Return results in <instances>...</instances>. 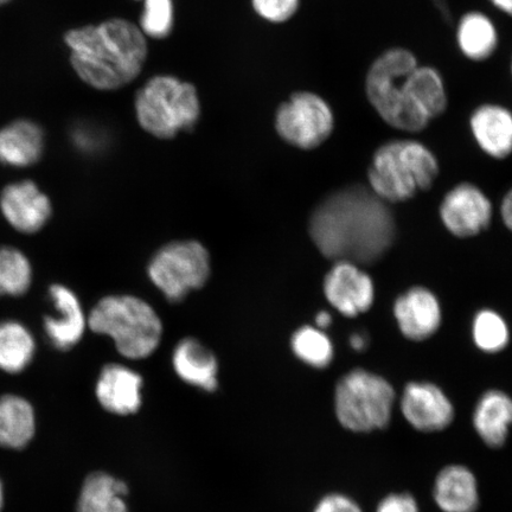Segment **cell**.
I'll list each match as a JSON object with an SVG mask.
<instances>
[{
    "label": "cell",
    "instance_id": "cell-39",
    "mask_svg": "<svg viewBox=\"0 0 512 512\" xmlns=\"http://www.w3.org/2000/svg\"><path fill=\"white\" fill-rule=\"evenodd\" d=\"M4 505V490L3 484L0 482V511H2Z\"/></svg>",
    "mask_w": 512,
    "mask_h": 512
},
{
    "label": "cell",
    "instance_id": "cell-32",
    "mask_svg": "<svg viewBox=\"0 0 512 512\" xmlns=\"http://www.w3.org/2000/svg\"><path fill=\"white\" fill-rule=\"evenodd\" d=\"M313 512H364L354 499L343 494L326 495L316 505Z\"/></svg>",
    "mask_w": 512,
    "mask_h": 512
},
{
    "label": "cell",
    "instance_id": "cell-7",
    "mask_svg": "<svg viewBox=\"0 0 512 512\" xmlns=\"http://www.w3.org/2000/svg\"><path fill=\"white\" fill-rule=\"evenodd\" d=\"M395 389L383 376L356 368L339 379L335 412L339 424L354 433L383 430L392 420Z\"/></svg>",
    "mask_w": 512,
    "mask_h": 512
},
{
    "label": "cell",
    "instance_id": "cell-33",
    "mask_svg": "<svg viewBox=\"0 0 512 512\" xmlns=\"http://www.w3.org/2000/svg\"><path fill=\"white\" fill-rule=\"evenodd\" d=\"M375 512H420L416 499L407 492L384 497Z\"/></svg>",
    "mask_w": 512,
    "mask_h": 512
},
{
    "label": "cell",
    "instance_id": "cell-20",
    "mask_svg": "<svg viewBox=\"0 0 512 512\" xmlns=\"http://www.w3.org/2000/svg\"><path fill=\"white\" fill-rule=\"evenodd\" d=\"M433 498L443 512H476L479 490L475 473L465 465L444 467L435 478Z\"/></svg>",
    "mask_w": 512,
    "mask_h": 512
},
{
    "label": "cell",
    "instance_id": "cell-5",
    "mask_svg": "<svg viewBox=\"0 0 512 512\" xmlns=\"http://www.w3.org/2000/svg\"><path fill=\"white\" fill-rule=\"evenodd\" d=\"M88 326L95 334L112 338L119 354L130 360L151 356L163 336L155 309L134 296L102 298L89 313Z\"/></svg>",
    "mask_w": 512,
    "mask_h": 512
},
{
    "label": "cell",
    "instance_id": "cell-1",
    "mask_svg": "<svg viewBox=\"0 0 512 512\" xmlns=\"http://www.w3.org/2000/svg\"><path fill=\"white\" fill-rule=\"evenodd\" d=\"M309 233L326 259L360 266L380 262L394 246L398 227L393 210L367 185L354 183L331 192L313 210Z\"/></svg>",
    "mask_w": 512,
    "mask_h": 512
},
{
    "label": "cell",
    "instance_id": "cell-2",
    "mask_svg": "<svg viewBox=\"0 0 512 512\" xmlns=\"http://www.w3.org/2000/svg\"><path fill=\"white\" fill-rule=\"evenodd\" d=\"M63 42L75 74L98 91H117L136 80L147 57L143 31L121 18L70 29Z\"/></svg>",
    "mask_w": 512,
    "mask_h": 512
},
{
    "label": "cell",
    "instance_id": "cell-29",
    "mask_svg": "<svg viewBox=\"0 0 512 512\" xmlns=\"http://www.w3.org/2000/svg\"><path fill=\"white\" fill-rule=\"evenodd\" d=\"M472 338L485 354H498L508 347L510 331L505 319L495 310H479L472 322Z\"/></svg>",
    "mask_w": 512,
    "mask_h": 512
},
{
    "label": "cell",
    "instance_id": "cell-3",
    "mask_svg": "<svg viewBox=\"0 0 512 512\" xmlns=\"http://www.w3.org/2000/svg\"><path fill=\"white\" fill-rule=\"evenodd\" d=\"M439 174V159L430 146L411 137L393 138L377 147L371 156L368 187L393 206L431 190Z\"/></svg>",
    "mask_w": 512,
    "mask_h": 512
},
{
    "label": "cell",
    "instance_id": "cell-31",
    "mask_svg": "<svg viewBox=\"0 0 512 512\" xmlns=\"http://www.w3.org/2000/svg\"><path fill=\"white\" fill-rule=\"evenodd\" d=\"M300 0H253L256 12L267 21L284 23L297 14Z\"/></svg>",
    "mask_w": 512,
    "mask_h": 512
},
{
    "label": "cell",
    "instance_id": "cell-41",
    "mask_svg": "<svg viewBox=\"0 0 512 512\" xmlns=\"http://www.w3.org/2000/svg\"><path fill=\"white\" fill-rule=\"evenodd\" d=\"M509 70H510V75H511V79H512V55H511V59H510Z\"/></svg>",
    "mask_w": 512,
    "mask_h": 512
},
{
    "label": "cell",
    "instance_id": "cell-38",
    "mask_svg": "<svg viewBox=\"0 0 512 512\" xmlns=\"http://www.w3.org/2000/svg\"><path fill=\"white\" fill-rule=\"evenodd\" d=\"M334 322V318H332L331 313L329 311H320L315 318V326L316 328L325 331L329 329Z\"/></svg>",
    "mask_w": 512,
    "mask_h": 512
},
{
    "label": "cell",
    "instance_id": "cell-24",
    "mask_svg": "<svg viewBox=\"0 0 512 512\" xmlns=\"http://www.w3.org/2000/svg\"><path fill=\"white\" fill-rule=\"evenodd\" d=\"M36 414L34 407L22 396H0V447L22 450L34 439Z\"/></svg>",
    "mask_w": 512,
    "mask_h": 512
},
{
    "label": "cell",
    "instance_id": "cell-13",
    "mask_svg": "<svg viewBox=\"0 0 512 512\" xmlns=\"http://www.w3.org/2000/svg\"><path fill=\"white\" fill-rule=\"evenodd\" d=\"M0 213L17 232L35 234L47 226L53 206L35 182L24 179L6 185L0 192Z\"/></svg>",
    "mask_w": 512,
    "mask_h": 512
},
{
    "label": "cell",
    "instance_id": "cell-4",
    "mask_svg": "<svg viewBox=\"0 0 512 512\" xmlns=\"http://www.w3.org/2000/svg\"><path fill=\"white\" fill-rule=\"evenodd\" d=\"M420 63L407 47L384 49L364 75V95L384 124L402 133L416 134L431 124L416 110L409 92V75Z\"/></svg>",
    "mask_w": 512,
    "mask_h": 512
},
{
    "label": "cell",
    "instance_id": "cell-18",
    "mask_svg": "<svg viewBox=\"0 0 512 512\" xmlns=\"http://www.w3.org/2000/svg\"><path fill=\"white\" fill-rule=\"evenodd\" d=\"M142 376L121 364H108L96 382V398L106 411L133 414L142 406Z\"/></svg>",
    "mask_w": 512,
    "mask_h": 512
},
{
    "label": "cell",
    "instance_id": "cell-27",
    "mask_svg": "<svg viewBox=\"0 0 512 512\" xmlns=\"http://www.w3.org/2000/svg\"><path fill=\"white\" fill-rule=\"evenodd\" d=\"M291 348L298 360L312 368L325 369L334 361V343L316 326L305 325L294 331Z\"/></svg>",
    "mask_w": 512,
    "mask_h": 512
},
{
    "label": "cell",
    "instance_id": "cell-23",
    "mask_svg": "<svg viewBox=\"0 0 512 512\" xmlns=\"http://www.w3.org/2000/svg\"><path fill=\"white\" fill-rule=\"evenodd\" d=\"M409 91L416 110L431 124L443 117L450 105L444 75L432 64L420 62L413 69L409 75Z\"/></svg>",
    "mask_w": 512,
    "mask_h": 512
},
{
    "label": "cell",
    "instance_id": "cell-21",
    "mask_svg": "<svg viewBox=\"0 0 512 512\" xmlns=\"http://www.w3.org/2000/svg\"><path fill=\"white\" fill-rule=\"evenodd\" d=\"M472 424L486 446L503 447L512 426L511 396L499 389L485 392L476 403Z\"/></svg>",
    "mask_w": 512,
    "mask_h": 512
},
{
    "label": "cell",
    "instance_id": "cell-36",
    "mask_svg": "<svg viewBox=\"0 0 512 512\" xmlns=\"http://www.w3.org/2000/svg\"><path fill=\"white\" fill-rule=\"evenodd\" d=\"M431 2L435 6V9H438L441 18H443L447 24H451L453 17L448 0H431Z\"/></svg>",
    "mask_w": 512,
    "mask_h": 512
},
{
    "label": "cell",
    "instance_id": "cell-14",
    "mask_svg": "<svg viewBox=\"0 0 512 512\" xmlns=\"http://www.w3.org/2000/svg\"><path fill=\"white\" fill-rule=\"evenodd\" d=\"M393 315L402 336L412 342L427 341L443 323L438 297L424 286H413L401 293L395 299Z\"/></svg>",
    "mask_w": 512,
    "mask_h": 512
},
{
    "label": "cell",
    "instance_id": "cell-22",
    "mask_svg": "<svg viewBox=\"0 0 512 512\" xmlns=\"http://www.w3.org/2000/svg\"><path fill=\"white\" fill-rule=\"evenodd\" d=\"M172 366L184 382L213 392L217 387L219 364L213 352L194 338H185L177 344L172 355Z\"/></svg>",
    "mask_w": 512,
    "mask_h": 512
},
{
    "label": "cell",
    "instance_id": "cell-28",
    "mask_svg": "<svg viewBox=\"0 0 512 512\" xmlns=\"http://www.w3.org/2000/svg\"><path fill=\"white\" fill-rule=\"evenodd\" d=\"M34 278L27 255L15 247H0V297H21Z\"/></svg>",
    "mask_w": 512,
    "mask_h": 512
},
{
    "label": "cell",
    "instance_id": "cell-8",
    "mask_svg": "<svg viewBox=\"0 0 512 512\" xmlns=\"http://www.w3.org/2000/svg\"><path fill=\"white\" fill-rule=\"evenodd\" d=\"M210 267V255L202 243L176 241L152 256L147 275L170 303H179L207 284Z\"/></svg>",
    "mask_w": 512,
    "mask_h": 512
},
{
    "label": "cell",
    "instance_id": "cell-30",
    "mask_svg": "<svg viewBox=\"0 0 512 512\" xmlns=\"http://www.w3.org/2000/svg\"><path fill=\"white\" fill-rule=\"evenodd\" d=\"M144 14L140 19L143 34L156 40H163L174 27V6L172 0H144Z\"/></svg>",
    "mask_w": 512,
    "mask_h": 512
},
{
    "label": "cell",
    "instance_id": "cell-34",
    "mask_svg": "<svg viewBox=\"0 0 512 512\" xmlns=\"http://www.w3.org/2000/svg\"><path fill=\"white\" fill-rule=\"evenodd\" d=\"M502 220L510 232H512V189L505 194L501 203Z\"/></svg>",
    "mask_w": 512,
    "mask_h": 512
},
{
    "label": "cell",
    "instance_id": "cell-16",
    "mask_svg": "<svg viewBox=\"0 0 512 512\" xmlns=\"http://www.w3.org/2000/svg\"><path fill=\"white\" fill-rule=\"evenodd\" d=\"M470 133L480 151L503 160L512 155V111L497 101H484L469 117Z\"/></svg>",
    "mask_w": 512,
    "mask_h": 512
},
{
    "label": "cell",
    "instance_id": "cell-25",
    "mask_svg": "<svg viewBox=\"0 0 512 512\" xmlns=\"http://www.w3.org/2000/svg\"><path fill=\"white\" fill-rule=\"evenodd\" d=\"M127 485L108 473L95 472L82 485L76 512H128Z\"/></svg>",
    "mask_w": 512,
    "mask_h": 512
},
{
    "label": "cell",
    "instance_id": "cell-26",
    "mask_svg": "<svg viewBox=\"0 0 512 512\" xmlns=\"http://www.w3.org/2000/svg\"><path fill=\"white\" fill-rule=\"evenodd\" d=\"M36 355L32 332L18 320L0 322V370L19 374L27 369Z\"/></svg>",
    "mask_w": 512,
    "mask_h": 512
},
{
    "label": "cell",
    "instance_id": "cell-11",
    "mask_svg": "<svg viewBox=\"0 0 512 512\" xmlns=\"http://www.w3.org/2000/svg\"><path fill=\"white\" fill-rule=\"evenodd\" d=\"M326 300L347 318L367 313L375 302V284L370 274L355 262L335 261L323 283Z\"/></svg>",
    "mask_w": 512,
    "mask_h": 512
},
{
    "label": "cell",
    "instance_id": "cell-35",
    "mask_svg": "<svg viewBox=\"0 0 512 512\" xmlns=\"http://www.w3.org/2000/svg\"><path fill=\"white\" fill-rule=\"evenodd\" d=\"M349 344L352 350L356 352H363L368 348L369 338L367 337L366 334H362V332H357V334L350 336Z\"/></svg>",
    "mask_w": 512,
    "mask_h": 512
},
{
    "label": "cell",
    "instance_id": "cell-37",
    "mask_svg": "<svg viewBox=\"0 0 512 512\" xmlns=\"http://www.w3.org/2000/svg\"><path fill=\"white\" fill-rule=\"evenodd\" d=\"M486 2L501 14L512 17V0H486Z\"/></svg>",
    "mask_w": 512,
    "mask_h": 512
},
{
    "label": "cell",
    "instance_id": "cell-6",
    "mask_svg": "<svg viewBox=\"0 0 512 512\" xmlns=\"http://www.w3.org/2000/svg\"><path fill=\"white\" fill-rule=\"evenodd\" d=\"M138 123L159 139L194 130L201 115L200 100L191 83L174 76H156L136 96Z\"/></svg>",
    "mask_w": 512,
    "mask_h": 512
},
{
    "label": "cell",
    "instance_id": "cell-15",
    "mask_svg": "<svg viewBox=\"0 0 512 512\" xmlns=\"http://www.w3.org/2000/svg\"><path fill=\"white\" fill-rule=\"evenodd\" d=\"M49 298L56 315L44 318V334L55 349H73L85 336L88 326V317L80 299L73 290L61 284L50 286Z\"/></svg>",
    "mask_w": 512,
    "mask_h": 512
},
{
    "label": "cell",
    "instance_id": "cell-40",
    "mask_svg": "<svg viewBox=\"0 0 512 512\" xmlns=\"http://www.w3.org/2000/svg\"><path fill=\"white\" fill-rule=\"evenodd\" d=\"M12 2V0H0V8H3V6L9 5Z\"/></svg>",
    "mask_w": 512,
    "mask_h": 512
},
{
    "label": "cell",
    "instance_id": "cell-19",
    "mask_svg": "<svg viewBox=\"0 0 512 512\" xmlns=\"http://www.w3.org/2000/svg\"><path fill=\"white\" fill-rule=\"evenodd\" d=\"M454 38L460 55L472 63L491 60L501 44L496 22L480 10L466 11L457 19Z\"/></svg>",
    "mask_w": 512,
    "mask_h": 512
},
{
    "label": "cell",
    "instance_id": "cell-12",
    "mask_svg": "<svg viewBox=\"0 0 512 512\" xmlns=\"http://www.w3.org/2000/svg\"><path fill=\"white\" fill-rule=\"evenodd\" d=\"M403 418L414 430L435 433L446 430L456 411L447 394L432 382H409L400 399Z\"/></svg>",
    "mask_w": 512,
    "mask_h": 512
},
{
    "label": "cell",
    "instance_id": "cell-9",
    "mask_svg": "<svg viewBox=\"0 0 512 512\" xmlns=\"http://www.w3.org/2000/svg\"><path fill=\"white\" fill-rule=\"evenodd\" d=\"M336 115L323 96L313 92H297L281 104L275 117V128L286 143L300 150H315L335 131Z\"/></svg>",
    "mask_w": 512,
    "mask_h": 512
},
{
    "label": "cell",
    "instance_id": "cell-17",
    "mask_svg": "<svg viewBox=\"0 0 512 512\" xmlns=\"http://www.w3.org/2000/svg\"><path fill=\"white\" fill-rule=\"evenodd\" d=\"M46 133L36 121L21 118L0 127V163L23 169L40 162Z\"/></svg>",
    "mask_w": 512,
    "mask_h": 512
},
{
    "label": "cell",
    "instance_id": "cell-10",
    "mask_svg": "<svg viewBox=\"0 0 512 512\" xmlns=\"http://www.w3.org/2000/svg\"><path fill=\"white\" fill-rule=\"evenodd\" d=\"M444 227L458 239H471L491 226L494 208L490 198L477 185L463 182L453 187L440 203Z\"/></svg>",
    "mask_w": 512,
    "mask_h": 512
}]
</instances>
